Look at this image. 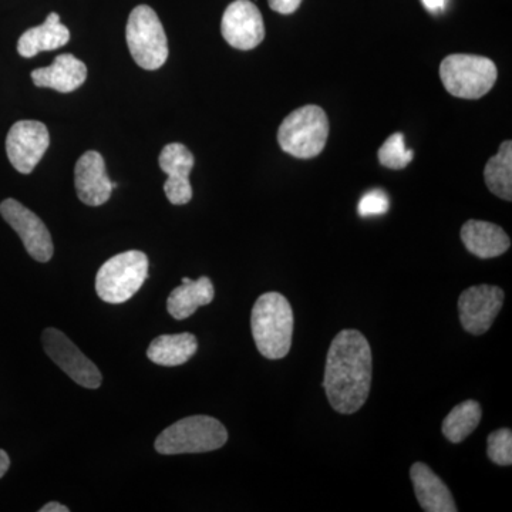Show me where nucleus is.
<instances>
[{
  "label": "nucleus",
  "instance_id": "f257e3e1",
  "mask_svg": "<svg viewBox=\"0 0 512 512\" xmlns=\"http://www.w3.org/2000/svg\"><path fill=\"white\" fill-rule=\"evenodd\" d=\"M372 386V349L362 333L346 329L333 339L326 359L325 387L330 406L340 414L362 409Z\"/></svg>",
  "mask_w": 512,
  "mask_h": 512
},
{
  "label": "nucleus",
  "instance_id": "f03ea898",
  "mask_svg": "<svg viewBox=\"0 0 512 512\" xmlns=\"http://www.w3.org/2000/svg\"><path fill=\"white\" fill-rule=\"evenodd\" d=\"M256 348L266 359H284L292 346L293 312L291 303L278 292L259 296L251 315Z\"/></svg>",
  "mask_w": 512,
  "mask_h": 512
},
{
  "label": "nucleus",
  "instance_id": "7ed1b4c3",
  "mask_svg": "<svg viewBox=\"0 0 512 512\" xmlns=\"http://www.w3.org/2000/svg\"><path fill=\"white\" fill-rule=\"evenodd\" d=\"M228 431L220 420L210 416H191L167 427L157 437V453L174 454L208 453L224 447Z\"/></svg>",
  "mask_w": 512,
  "mask_h": 512
},
{
  "label": "nucleus",
  "instance_id": "20e7f679",
  "mask_svg": "<svg viewBox=\"0 0 512 512\" xmlns=\"http://www.w3.org/2000/svg\"><path fill=\"white\" fill-rule=\"evenodd\" d=\"M328 137V116L319 106H303L293 111L278 130V143L282 150L302 160L319 156Z\"/></svg>",
  "mask_w": 512,
  "mask_h": 512
},
{
  "label": "nucleus",
  "instance_id": "39448f33",
  "mask_svg": "<svg viewBox=\"0 0 512 512\" xmlns=\"http://www.w3.org/2000/svg\"><path fill=\"white\" fill-rule=\"evenodd\" d=\"M440 77L451 96L477 100L493 89L498 72L493 60L476 55H450L441 62Z\"/></svg>",
  "mask_w": 512,
  "mask_h": 512
},
{
  "label": "nucleus",
  "instance_id": "423d86ee",
  "mask_svg": "<svg viewBox=\"0 0 512 512\" xmlns=\"http://www.w3.org/2000/svg\"><path fill=\"white\" fill-rule=\"evenodd\" d=\"M148 266L147 255L141 251H127L113 256L97 272V295L107 303L127 302L146 282Z\"/></svg>",
  "mask_w": 512,
  "mask_h": 512
},
{
  "label": "nucleus",
  "instance_id": "0eeeda50",
  "mask_svg": "<svg viewBox=\"0 0 512 512\" xmlns=\"http://www.w3.org/2000/svg\"><path fill=\"white\" fill-rule=\"evenodd\" d=\"M126 39L134 62L144 70H157L168 59V42L163 23L150 6L140 5L128 18Z\"/></svg>",
  "mask_w": 512,
  "mask_h": 512
},
{
  "label": "nucleus",
  "instance_id": "6e6552de",
  "mask_svg": "<svg viewBox=\"0 0 512 512\" xmlns=\"http://www.w3.org/2000/svg\"><path fill=\"white\" fill-rule=\"evenodd\" d=\"M46 355L66 373L73 382L86 389H99L103 376L92 360L83 355L82 350L60 332L59 329L47 328L42 335Z\"/></svg>",
  "mask_w": 512,
  "mask_h": 512
},
{
  "label": "nucleus",
  "instance_id": "1a4fd4ad",
  "mask_svg": "<svg viewBox=\"0 0 512 512\" xmlns=\"http://www.w3.org/2000/svg\"><path fill=\"white\" fill-rule=\"evenodd\" d=\"M49 146V130L40 121H18L13 124L6 137V153L10 164L20 174L32 173Z\"/></svg>",
  "mask_w": 512,
  "mask_h": 512
},
{
  "label": "nucleus",
  "instance_id": "9d476101",
  "mask_svg": "<svg viewBox=\"0 0 512 512\" xmlns=\"http://www.w3.org/2000/svg\"><path fill=\"white\" fill-rule=\"evenodd\" d=\"M0 215L15 229L22 239L26 251L37 262H49L53 256V241L45 222L20 204L19 201L8 198L0 204Z\"/></svg>",
  "mask_w": 512,
  "mask_h": 512
},
{
  "label": "nucleus",
  "instance_id": "9b49d317",
  "mask_svg": "<svg viewBox=\"0 0 512 512\" xmlns=\"http://www.w3.org/2000/svg\"><path fill=\"white\" fill-rule=\"evenodd\" d=\"M504 291L498 286L480 285L468 288L458 299L460 322L471 335H484L503 308Z\"/></svg>",
  "mask_w": 512,
  "mask_h": 512
},
{
  "label": "nucleus",
  "instance_id": "f8f14e48",
  "mask_svg": "<svg viewBox=\"0 0 512 512\" xmlns=\"http://www.w3.org/2000/svg\"><path fill=\"white\" fill-rule=\"evenodd\" d=\"M221 33L234 49H255L265 39L264 18L251 0H235L222 16Z\"/></svg>",
  "mask_w": 512,
  "mask_h": 512
},
{
  "label": "nucleus",
  "instance_id": "ddd939ff",
  "mask_svg": "<svg viewBox=\"0 0 512 512\" xmlns=\"http://www.w3.org/2000/svg\"><path fill=\"white\" fill-rule=\"evenodd\" d=\"M74 184L79 200L90 207L106 204L117 187L110 181L104 158L97 151H87L79 158L74 168Z\"/></svg>",
  "mask_w": 512,
  "mask_h": 512
},
{
  "label": "nucleus",
  "instance_id": "4468645a",
  "mask_svg": "<svg viewBox=\"0 0 512 512\" xmlns=\"http://www.w3.org/2000/svg\"><path fill=\"white\" fill-rule=\"evenodd\" d=\"M158 164L168 175L164 183L168 201L174 205L188 204L192 200L190 174L195 164L191 151L181 143L167 144L161 151Z\"/></svg>",
  "mask_w": 512,
  "mask_h": 512
},
{
  "label": "nucleus",
  "instance_id": "2eb2a0df",
  "mask_svg": "<svg viewBox=\"0 0 512 512\" xmlns=\"http://www.w3.org/2000/svg\"><path fill=\"white\" fill-rule=\"evenodd\" d=\"M86 79V64L70 53L57 56L52 66L42 67L32 72L35 86L46 87L60 93L74 92L83 86Z\"/></svg>",
  "mask_w": 512,
  "mask_h": 512
},
{
  "label": "nucleus",
  "instance_id": "dca6fc26",
  "mask_svg": "<svg viewBox=\"0 0 512 512\" xmlns=\"http://www.w3.org/2000/svg\"><path fill=\"white\" fill-rule=\"evenodd\" d=\"M414 493L421 508L427 512H456L453 495L447 485L429 466L414 463L410 468Z\"/></svg>",
  "mask_w": 512,
  "mask_h": 512
},
{
  "label": "nucleus",
  "instance_id": "f3484780",
  "mask_svg": "<svg viewBox=\"0 0 512 512\" xmlns=\"http://www.w3.org/2000/svg\"><path fill=\"white\" fill-rule=\"evenodd\" d=\"M460 235L468 252L481 259L497 258L511 247V239L504 229L487 221H467Z\"/></svg>",
  "mask_w": 512,
  "mask_h": 512
},
{
  "label": "nucleus",
  "instance_id": "a211bd4d",
  "mask_svg": "<svg viewBox=\"0 0 512 512\" xmlns=\"http://www.w3.org/2000/svg\"><path fill=\"white\" fill-rule=\"evenodd\" d=\"M70 40V32L66 26L60 23L57 13H50L43 25L26 30L20 36L18 52L22 57L30 59L40 52H52L66 46Z\"/></svg>",
  "mask_w": 512,
  "mask_h": 512
},
{
  "label": "nucleus",
  "instance_id": "6ab92c4d",
  "mask_svg": "<svg viewBox=\"0 0 512 512\" xmlns=\"http://www.w3.org/2000/svg\"><path fill=\"white\" fill-rule=\"evenodd\" d=\"M214 296V285L207 276H202L197 281L184 278L183 285L175 288L168 296V313L177 320L190 318L201 306L210 305Z\"/></svg>",
  "mask_w": 512,
  "mask_h": 512
},
{
  "label": "nucleus",
  "instance_id": "aec40b11",
  "mask_svg": "<svg viewBox=\"0 0 512 512\" xmlns=\"http://www.w3.org/2000/svg\"><path fill=\"white\" fill-rule=\"evenodd\" d=\"M197 350V338L191 333L161 335L148 346L147 356L156 365L174 367L187 363Z\"/></svg>",
  "mask_w": 512,
  "mask_h": 512
},
{
  "label": "nucleus",
  "instance_id": "412c9836",
  "mask_svg": "<svg viewBox=\"0 0 512 512\" xmlns=\"http://www.w3.org/2000/svg\"><path fill=\"white\" fill-rule=\"evenodd\" d=\"M488 190L505 201L512 200V143L504 141L500 151L488 160L484 170Z\"/></svg>",
  "mask_w": 512,
  "mask_h": 512
},
{
  "label": "nucleus",
  "instance_id": "4be33fe9",
  "mask_svg": "<svg viewBox=\"0 0 512 512\" xmlns=\"http://www.w3.org/2000/svg\"><path fill=\"white\" fill-rule=\"evenodd\" d=\"M483 410L476 400H466L457 404L443 421V434L448 441L461 443L477 429Z\"/></svg>",
  "mask_w": 512,
  "mask_h": 512
},
{
  "label": "nucleus",
  "instance_id": "5701e85b",
  "mask_svg": "<svg viewBox=\"0 0 512 512\" xmlns=\"http://www.w3.org/2000/svg\"><path fill=\"white\" fill-rule=\"evenodd\" d=\"M413 150H407L402 133L392 134L380 147L379 161L390 170H403L412 163Z\"/></svg>",
  "mask_w": 512,
  "mask_h": 512
},
{
  "label": "nucleus",
  "instance_id": "b1692460",
  "mask_svg": "<svg viewBox=\"0 0 512 512\" xmlns=\"http://www.w3.org/2000/svg\"><path fill=\"white\" fill-rule=\"evenodd\" d=\"M487 454L497 466H511L512 464V431L501 429L488 436Z\"/></svg>",
  "mask_w": 512,
  "mask_h": 512
},
{
  "label": "nucleus",
  "instance_id": "393cba45",
  "mask_svg": "<svg viewBox=\"0 0 512 512\" xmlns=\"http://www.w3.org/2000/svg\"><path fill=\"white\" fill-rule=\"evenodd\" d=\"M390 201L386 192L382 190H373L363 195L359 205H357V212L360 217H377V215L386 214L389 211Z\"/></svg>",
  "mask_w": 512,
  "mask_h": 512
},
{
  "label": "nucleus",
  "instance_id": "a878e982",
  "mask_svg": "<svg viewBox=\"0 0 512 512\" xmlns=\"http://www.w3.org/2000/svg\"><path fill=\"white\" fill-rule=\"evenodd\" d=\"M269 6L281 15H292L301 6L302 0H268Z\"/></svg>",
  "mask_w": 512,
  "mask_h": 512
},
{
  "label": "nucleus",
  "instance_id": "bb28decb",
  "mask_svg": "<svg viewBox=\"0 0 512 512\" xmlns=\"http://www.w3.org/2000/svg\"><path fill=\"white\" fill-rule=\"evenodd\" d=\"M70 508H67L66 505L56 503L46 504L45 507L40 508V512H69Z\"/></svg>",
  "mask_w": 512,
  "mask_h": 512
},
{
  "label": "nucleus",
  "instance_id": "cd10ccee",
  "mask_svg": "<svg viewBox=\"0 0 512 512\" xmlns=\"http://www.w3.org/2000/svg\"><path fill=\"white\" fill-rule=\"evenodd\" d=\"M10 467V458L6 451L0 450V478L8 473Z\"/></svg>",
  "mask_w": 512,
  "mask_h": 512
},
{
  "label": "nucleus",
  "instance_id": "c85d7f7f",
  "mask_svg": "<svg viewBox=\"0 0 512 512\" xmlns=\"http://www.w3.org/2000/svg\"><path fill=\"white\" fill-rule=\"evenodd\" d=\"M423 3L426 9L433 13L440 12L444 8V0H423Z\"/></svg>",
  "mask_w": 512,
  "mask_h": 512
}]
</instances>
